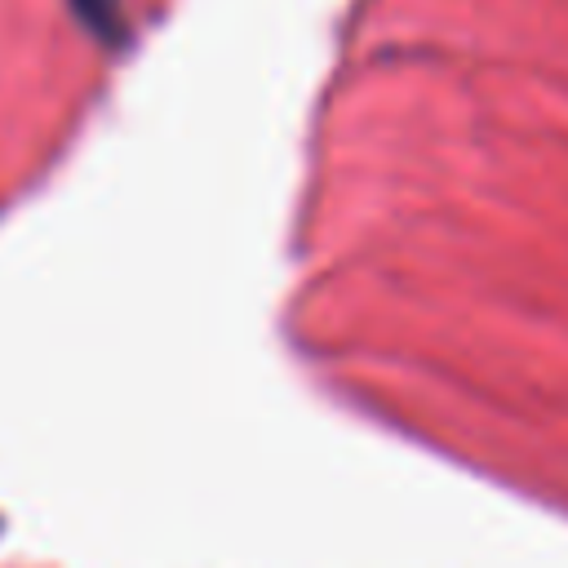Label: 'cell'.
Here are the masks:
<instances>
[{
  "label": "cell",
  "mask_w": 568,
  "mask_h": 568,
  "mask_svg": "<svg viewBox=\"0 0 568 568\" xmlns=\"http://www.w3.org/2000/svg\"><path fill=\"white\" fill-rule=\"evenodd\" d=\"M80 22L102 40V44H120L124 40V13H120V0H71Z\"/></svg>",
  "instance_id": "6da1fadb"
}]
</instances>
